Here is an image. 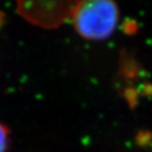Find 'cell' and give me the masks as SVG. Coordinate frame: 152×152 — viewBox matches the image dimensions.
<instances>
[{
	"label": "cell",
	"mask_w": 152,
	"mask_h": 152,
	"mask_svg": "<svg viewBox=\"0 0 152 152\" xmlns=\"http://www.w3.org/2000/svg\"><path fill=\"white\" fill-rule=\"evenodd\" d=\"M74 27L89 39H103L115 30L118 20L116 5L107 0L79 2L73 13Z\"/></svg>",
	"instance_id": "obj_1"
},
{
	"label": "cell",
	"mask_w": 152,
	"mask_h": 152,
	"mask_svg": "<svg viewBox=\"0 0 152 152\" xmlns=\"http://www.w3.org/2000/svg\"><path fill=\"white\" fill-rule=\"evenodd\" d=\"M79 2H20V14L42 27H56L73 16Z\"/></svg>",
	"instance_id": "obj_2"
},
{
	"label": "cell",
	"mask_w": 152,
	"mask_h": 152,
	"mask_svg": "<svg viewBox=\"0 0 152 152\" xmlns=\"http://www.w3.org/2000/svg\"><path fill=\"white\" fill-rule=\"evenodd\" d=\"M7 146V131L6 127L0 124V152H5Z\"/></svg>",
	"instance_id": "obj_3"
}]
</instances>
